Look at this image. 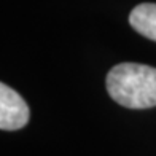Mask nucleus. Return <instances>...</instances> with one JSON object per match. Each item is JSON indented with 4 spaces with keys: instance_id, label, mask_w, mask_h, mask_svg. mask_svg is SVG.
Masks as SVG:
<instances>
[{
    "instance_id": "f257e3e1",
    "label": "nucleus",
    "mask_w": 156,
    "mask_h": 156,
    "mask_svg": "<svg viewBox=\"0 0 156 156\" xmlns=\"http://www.w3.org/2000/svg\"><path fill=\"white\" fill-rule=\"evenodd\" d=\"M107 91L126 108L156 107V69L136 62L115 66L107 75Z\"/></svg>"
},
{
    "instance_id": "f03ea898",
    "label": "nucleus",
    "mask_w": 156,
    "mask_h": 156,
    "mask_svg": "<svg viewBox=\"0 0 156 156\" xmlns=\"http://www.w3.org/2000/svg\"><path fill=\"white\" fill-rule=\"evenodd\" d=\"M29 105L8 84H0V129L16 131L29 121Z\"/></svg>"
},
{
    "instance_id": "7ed1b4c3",
    "label": "nucleus",
    "mask_w": 156,
    "mask_h": 156,
    "mask_svg": "<svg viewBox=\"0 0 156 156\" xmlns=\"http://www.w3.org/2000/svg\"><path fill=\"white\" fill-rule=\"evenodd\" d=\"M129 23L140 35L156 41V3H140L131 11Z\"/></svg>"
}]
</instances>
